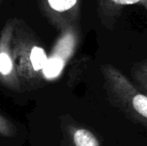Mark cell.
Segmentation results:
<instances>
[{"label": "cell", "mask_w": 147, "mask_h": 146, "mask_svg": "<svg viewBox=\"0 0 147 146\" xmlns=\"http://www.w3.org/2000/svg\"><path fill=\"white\" fill-rule=\"evenodd\" d=\"M13 53L24 91L41 88L48 54L34 30L20 18H13Z\"/></svg>", "instance_id": "obj_1"}, {"label": "cell", "mask_w": 147, "mask_h": 146, "mask_svg": "<svg viewBox=\"0 0 147 146\" xmlns=\"http://www.w3.org/2000/svg\"><path fill=\"white\" fill-rule=\"evenodd\" d=\"M101 73L103 87L111 105L132 121L147 128V95L112 65H102Z\"/></svg>", "instance_id": "obj_2"}, {"label": "cell", "mask_w": 147, "mask_h": 146, "mask_svg": "<svg viewBox=\"0 0 147 146\" xmlns=\"http://www.w3.org/2000/svg\"><path fill=\"white\" fill-rule=\"evenodd\" d=\"M78 39L79 31L75 24L60 31V35L55 41L50 54H48V60L43 70L44 82L54 81L60 77L65 65L75 52Z\"/></svg>", "instance_id": "obj_3"}, {"label": "cell", "mask_w": 147, "mask_h": 146, "mask_svg": "<svg viewBox=\"0 0 147 146\" xmlns=\"http://www.w3.org/2000/svg\"><path fill=\"white\" fill-rule=\"evenodd\" d=\"M0 84L14 92L24 91L14 59L13 18L6 21L0 32Z\"/></svg>", "instance_id": "obj_4"}, {"label": "cell", "mask_w": 147, "mask_h": 146, "mask_svg": "<svg viewBox=\"0 0 147 146\" xmlns=\"http://www.w3.org/2000/svg\"><path fill=\"white\" fill-rule=\"evenodd\" d=\"M45 18L59 31L74 24L79 13L78 0H37Z\"/></svg>", "instance_id": "obj_5"}, {"label": "cell", "mask_w": 147, "mask_h": 146, "mask_svg": "<svg viewBox=\"0 0 147 146\" xmlns=\"http://www.w3.org/2000/svg\"><path fill=\"white\" fill-rule=\"evenodd\" d=\"M62 138L59 146H102L97 136L68 115L60 117Z\"/></svg>", "instance_id": "obj_6"}, {"label": "cell", "mask_w": 147, "mask_h": 146, "mask_svg": "<svg viewBox=\"0 0 147 146\" xmlns=\"http://www.w3.org/2000/svg\"><path fill=\"white\" fill-rule=\"evenodd\" d=\"M141 4L147 10V0H99V13L104 25L108 26L116 21L121 8L127 5Z\"/></svg>", "instance_id": "obj_7"}, {"label": "cell", "mask_w": 147, "mask_h": 146, "mask_svg": "<svg viewBox=\"0 0 147 146\" xmlns=\"http://www.w3.org/2000/svg\"><path fill=\"white\" fill-rule=\"evenodd\" d=\"M131 76L134 85L147 95V60L135 63L131 69Z\"/></svg>", "instance_id": "obj_8"}, {"label": "cell", "mask_w": 147, "mask_h": 146, "mask_svg": "<svg viewBox=\"0 0 147 146\" xmlns=\"http://www.w3.org/2000/svg\"><path fill=\"white\" fill-rule=\"evenodd\" d=\"M17 134V127L9 118L0 113V136L14 137Z\"/></svg>", "instance_id": "obj_9"}, {"label": "cell", "mask_w": 147, "mask_h": 146, "mask_svg": "<svg viewBox=\"0 0 147 146\" xmlns=\"http://www.w3.org/2000/svg\"><path fill=\"white\" fill-rule=\"evenodd\" d=\"M2 2H3V0H0V9H1V5H2Z\"/></svg>", "instance_id": "obj_10"}]
</instances>
